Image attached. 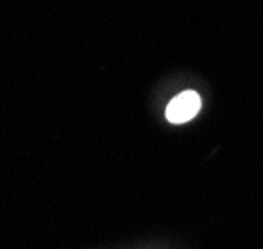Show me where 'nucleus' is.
I'll return each mask as SVG.
<instances>
[{"mask_svg":"<svg viewBox=\"0 0 263 249\" xmlns=\"http://www.w3.org/2000/svg\"><path fill=\"white\" fill-rule=\"evenodd\" d=\"M200 105H202V101H200V95L196 91L178 93L166 107V119L174 125L186 123V121L196 117Z\"/></svg>","mask_w":263,"mask_h":249,"instance_id":"nucleus-1","label":"nucleus"}]
</instances>
